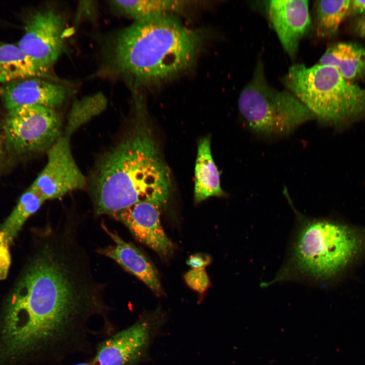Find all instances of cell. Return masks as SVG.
<instances>
[{"label":"cell","instance_id":"1","mask_svg":"<svg viewBox=\"0 0 365 365\" xmlns=\"http://www.w3.org/2000/svg\"><path fill=\"white\" fill-rule=\"evenodd\" d=\"M135 119L118 142L98 158L89 186L96 215L112 216L144 200L166 204L171 180L142 101Z\"/></svg>","mask_w":365,"mask_h":365},{"label":"cell","instance_id":"2","mask_svg":"<svg viewBox=\"0 0 365 365\" xmlns=\"http://www.w3.org/2000/svg\"><path fill=\"white\" fill-rule=\"evenodd\" d=\"M204 38L175 14L137 21L114 37L108 61L115 72L137 84L159 83L191 66Z\"/></svg>","mask_w":365,"mask_h":365},{"label":"cell","instance_id":"3","mask_svg":"<svg viewBox=\"0 0 365 365\" xmlns=\"http://www.w3.org/2000/svg\"><path fill=\"white\" fill-rule=\"evenodd\" d=\"M300 217V226L287 266L274 282L299 276L329 278L344 268L360 250L356 232L329 221Z\"/></svg>","mask_w":365,"mask_h":365},{"label":"cell","instance_id":"4","mask_svg":"<svg viewBox=\"0 0 365 365\" xmlns=\"http://www.w3.org/2000/svg\"><path fill=\"white\" fill-rule=\"evenodd\" d=\"M282 81L320 123L337 126L365 115V88L343 78L333 66L297 63Z\"/></svg>","mask_w":365,"mask_h":365},{"label":"cell","instance_id":"5","mask_svg":"<svg viewBox=\"0 0 365 365\" xmlns=\"http://www.w3.org/2000/svg\"><path fill=\"white\" fill-rule=\"evenodd\" d=\"M238 107L251 132L267 138L287 136L299 126L315 119L290 92L275 89L268 83L261 61L241 92Z\"/></svg>","mask_w":365,"mask_h":365},{"label":"cell","instance_id":"6","mask_svg":"<svg viewBox=\"0 0 365 365\" xmlns=\"http://www.w3.org/2000/svg\"><path fill=\"white\" fill-rule=\"evenodd\" d=\"M61 127L54 108L25 105L10 110L3 125L5 147L19 155L47 151L61 136Z\"/></svg>","mask_w":365,"mask_h":365},{"label":"cell","instance_id":"7","mask_svg":"<svg viewBox=\"0 0 365 365\" xmlns=\"http://www.w3.org/2000/svg\"><path fill=\"white\" fill-rule=\"evenodd\" d=\"M166 321V314L160 308L144 313L133 324L101 343L93 365H137L145 361Z\"/></svg>","mask_w":365,"mask_h":365},{"label":"cell","instance_id":"8","mask_svg":"<svg viewBox=\"0 0 365 365\" xmlns=\"http://www.w3.org/2000/svg\"><path fill=\"white\" fill-rule=\"evenodd\" d=\"M24 28L17 45L46 72L65 49V21L53 9H43L27 18Z\"/></svg>","mask_w":365,"mask_h":365},{"label":"cell","instance_id":"9","mask_svg":"<svg viewBox=\"0 0 365 365\" xmlns=\"http://www.w3.org/2000/svg\"><path fill=\"white\" fill-rule=\"evenodd\" d=\"M47 152V162L31 185L33 189L47 200L85 188L87 180L75 161L68 137L61 136Z\"/></svg>","mask_w":365,"mask_h":365},{"label":"cell","instance_id":"10","mask_svg":"<svg viewBox=\"0 0 365 365\" xmlns=\"http://www.w3.org/2000/svg\"><path fill=\"white\" fill-rule=\"evenodd\" d=\"M164 205L153 200L137 202L113 215L123 224L140 242L160 256L170 254L173 245L165 234L160 221V209Z\"/></svg>","mask_w":365,"mask_h":365},{"label":"cell","instance_id":"11","mask_svg":"<svg viewBox=\"0 0 365 365\" xmlns=\"http://www.w3.org/2000/svg\"><path fill=\"white\" fill-rule=\"evenodd\" d=\"M270 20L284 49L294 58L300 40L311 24L308 2L305 0H272L268 2Z\"/></svg>","mask_w":365,"mask_h":365},{"label":"cell","instance_id":"12","mask_svg":"<svg viewBox=\"0 0 365 365\" xmlns=\"http://www.w3.org/2000/svg\"><path fill=\"white\" fill-rule=\"evenodd\" d=\"M64 85L46 81L41 77L15 80L5 84L1 96L8 111L25 105H39L55 108L68 95Z\"/></svg>","mask_w":365,"mask_h":365},{"label":"cell","instance_id":"13","mask_svg":"<svg viewBox=\"0 0 365 365\" xmlns=\"http://www.w3.org/2000/svg\"><path fill=\"white\" fill-rule=\"evenodd\" d=\"M103 230L114 244L97 249V252L115 261L146 284L157 296L163 291L157 271L150 261L133 244L124 240L117 233L101 224Z\"/></svg>","mask_w":365,"mask_h":365},{"label":"cell","instance_id":"14","mask_svg":"<svg viewBox=\"0 0 365 365\" xmlns=\"http://www.w3.org/2000/svg\"><path fill=\"white\" fill-rule=\"evenodd\" d=\"M219 171L213 160L210 148V138L200 139L195 168L194 199L199 203L209 197L222 196Z\"/></svg>","mask_w":365,"mask_h":365},{"label":"cell","instance_id":"15","mask_svg":"<svg viewBox=\"0 0 365 365\" xmlns=\"http://www.w3.org/2000/svg\"><path fill=\"white\" fill-rule=\"evenodd\" d=\"M318 63L335 67L351 81L365 74V49L353 43H339L328 48Z\"/></svg>","mask_w":365,"mask_h":365},{"label":"cell","instance_id":"16","mask_svg":"<svg viewBox=\"0 0 365 365\" xmlns=\"http://www.w3.org/2000/svg\"><path fill=\"white\" fill-rule=\"evenodd\" d=\"M45 73L18 45L0 43V83L41 77Z\"/></svg>","mask_w":365,"mask_h":365},{"label":"cell","instance_id":"17","mask_svg":"<svg viewBox=\"0 0 365 365\" xmlns=\"http://www.w3.org/2000/svg\"><path fill=\"white\" fill-rule=\"evenodd\" d=\"M46 200L30 186L21 196L15 207L0 224V245L9 246L17 237L26 221Z\"/></svg>","mask_w":365,"mask_h":365},{"label":"cell","instance_id":"18","mask_svg":"<svg viewBox=\"0 0 365 365\" xmlns=\"http://www.w3.org/2000/svg\"><path fill=\"white\" fill-rule=\"evenodd\" d=\"M190 2L185 1H112L111 5L119 14L135 21L182 12Z\"/></svg>","mask_w":365,"mask_h":365},{"label":"cell","instance_id":"19","mask_svg":"<svg viewBox=\"0 0 365 365\" xmlns=\"http://www.w3.org/2000/svg\"><path fill=\"white\" fill-rule=\"evenodd\" d=\"M350 0L317 1L315 3V32L325 38L336 34L340 25L349 14Z\"/></svg>","mask_w":365,"mask_h":365},{"label":"cell","instance_id":"20","mask_svg":"<svg viewBox=\"0 0 365 365\" xmlns=\"http://www.w3.org/2000/svg\"><path fill=\"white\" fill-rule=\"evenodd\" d=\"M106 104V98L101 93L75 101L68 117L65 136L69 138L70 135L79 127L102 112Z\"/></svg>","mask_w":365,"mask_h":365},{"label":"cell","instance_id":"21","mask_svg":"<svg viewBox=\"0 0 365 365\" xmlns=\"http://www.w3.org/2000/svg\"><path fill=\"white\" fill-rule=\"evenodd\" d=\"M187 285L193 290L200 293L205 291L210 281L204 268H192L184 275Z\"/></svg>","mask_w":365,"mask_h":365},{"label":"cell","instance_id":"22","mask_svg":"<svg viewBox=\"0 0 365 365\" xmlns=\"http://www.w3.org/2000/svg\"><path fill=\"white\" fill-rule=\"evenodd\" d=\"M211 262L210 257L203 253L191 255L187 261V264L192 268H204Z\"/></svg>","mask_w":365,"mask_h":365},{"label":"cell","instance_id":"23","mask_svg":"<svg viewBox=\"0 0 365 365\" xmlns=\"http://www.w3.org/2000/svg\"><path fill=\"white\" fill-rule=\"evenodd\" d=\"M8 247L0 245V279H4L8 273L10 261Z\"/></svg>","mask_w":365,"mask_h":365},{"label":"cell","instance_id":"24","mask_svg":"<svg viewBox=\"0 0 365 365\" xmlns=\"http://www.w3.org/2000/svg\"><path fill=\"white\" fill-rule=\"evenodd\" d=\"M365 13V0L351 1L349 14L360 15Z\"/></svg>","mask_w":365,"mask_h":365},{"label":"cell","instance_id":"25","mask_svg":"<svg viewBox=\"0 0 365 365\" xmlns=\"http://www.w3.org/2000/svg\"><path fill=\"white\" fill-rule=\"evenodd\" d=\"M355 29L361 37L365 39V13L359 15L356 19Z\"/></svg>","mask_w":365,"mask_h":365},{"label":"cell","instance_id":"26","mask_svg":"<svg viewBox=\"0 0 365 365\" xmlns=\"http://www.w3.org/2000/svg\"><path fill=\"white\" fill-rule=\"evenodd\" d=\"M4 147L5 143L3 135L2 136L0 135V153H4Z\"/></svg>","mask_w":365,"mask_h":365},{"label":"cell","instance_id":"27","mask_svg":"<svg viewBox=\"0 0 365 365\" xmlns=\"http://www.w3.org/2000/svg\"><path fill=\"white\" fill-rule=\"evenodd\" d=\"M4 153L0 154V169L1 167Z\"/></svg>","mask_w":365,"mask_h":365},{"label":"cell","instance_id":"28","mask_svg":"<svg viewBox=\"0 0 365 365\" xmlns=\"http://www.w3.org/2000/svg\"><path fill=\"white\" fill-rule=\"evenodd\" d=\"M75 365H91V364H90L88 363H78V364H76Z\"/></svg>","mask_w":365,"mask_h":365}]
</instances>
